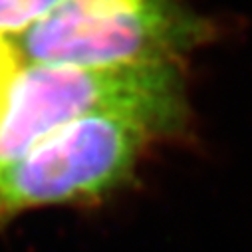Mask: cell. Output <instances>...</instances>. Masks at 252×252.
I'll return each instance as SVG.
<instances>
[{"mask_svg":"<svg viewBox=\"0 0 252 252\" xmlns=\"http://www.w3.org/2000/svg\"><path fill=\"white\" fill-rule=\"evenodd\" d=\"M18 66H20V62L14 54V48H12L10 40L0 36V111H2L10 82L16 74V70H18Z\"/></svg>","mask_w":252,"mask_h":252,"instance_id":"obj_5","label":"cell"},{"mask_svg":"<svg viewBox=\"0 0 252 252\" xmlns=\"http://www.w3.org/2000/svg\"><path fill=\"white\" fill-rule=\"evenodd\" d=\"M209 38L183 0H64L8 40L20 64L111 68L183 64Z\"/></svg>","mask_w":252,"mask_h":252,"instance_id":"obj_2","label":"cell"},{"mask_svg":"<svg viewBox=\"0 0 252 252\" xmlns=\"http://www.w3.org/2000/svg\"><path fill=\"white\" fill-rule=\"evenodd\" d=\"M163 139L155 125L123 115H94L54 131L0 169V226L32 209L111 197L133 181L145 151Z\"/></svg>","mask_w":252,"mask_h":252,"instance_id":"obj_3","label":"cell"},{"mask_svg":"<svg viewBox=\"0 0 252 252\" xmlns=\"http://www.w3.org/2000/svg\"><path fill=\"white\" fill-rule=\"evenodd\" d=\"M94 115L141 119L167 137L183 133L189 121L183 64H20L0 111V169L54 131Z\"/></svg>","mask_w":252,"mask_h":252,"instance_id":"obj_1","label":"cell"},{"mask_svg":"<svg viewBox=\"0 0 252 252\" xmlns=\"http://www.w3.org/2000/svg\"><path fill=\"white\" fill-rule=\"evenodd\" d=\"M62 2L64 0H0V36L22 34Z\"/></svg>","mask_w":252,"mask_h":252,"instance_id":"obj_4","label":"cell"}]
</instances>
